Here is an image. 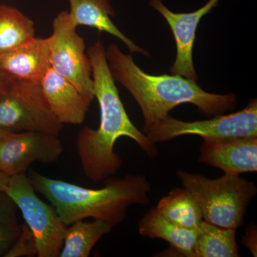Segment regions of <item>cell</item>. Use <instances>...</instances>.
Masks as SVG:
<instances>
[{"instance_id": "obj_6", "label": "cell", "mask_w": 257, "mask_h": 257, "mask_svg": "<svg viewBox=\"0 0 257 257\" xmlns=\"http://www.w3.org/2000/svg\"><path fill=\"white\" fill-rule=\"evenodd\" d=\"M4 193L21 211L31 230L36 241L37 256H59L67 226L55 208L37 197L25 174L10 177Z\"/></svg>"}, {"instance_id": "obj_23", "label": "cell", "mask_w": 257, "mask_h": 257, "mask_svg": "<svg viewBox=\"0 0 257 257\" xmlns=\"http://www.w3.org/2000/svg\"><path fill=\"white\" fill-rule=\"evenodd\" d=\"M256 231L254 230V227L250 228L246 231V235L243 236V243L246 245L248 248L251 250V241L254 243V237H256Z\"/></svg>"}, {"instance_id": "obj_10", "label": "cell", "mask_w": 257, "mask_h": 257, "mask_svg": "<svg viewBox=\"0 0 257 257\" xmlns=\"http://www.w3.org/2000/svg\"><path fill=\"white\" fill-rule=\"evenodd\" d=\"M219 0H209L204 6L189 13L171 11L162 0H150L149 5L164 18L173 33L177 47L175 62L170 68L172 74L182 76L197 82L198 76L193 62V47L198 25L204 15L219 4Z\"/></svg>"}, {"instance_id": "obj_11", "label": "cell", "mask_w": 257, "mask_h": 257, "mask_svg": "<svg viewBox=\"0 0 257 257\" xmlns=\"http://www.w3.org/2000/svg\"><path fill=\"white\" fill-rule=\"evenodd\" d=\"M199 162L224 171L240 174L257 171V137L204 140Z\"/></svg>"}, {"instance_id": "obj_15", "label": "cell", "mask_w": 257, "mask_h": 257, "mask_svg": "<svg viewBox=\"0 0 257 257\" xmlns=\"http://www.w3.org/2000/svg\"><path fill=\"white\" fill-rule=\"evenodd\" d=\"M138 231L144 237L165 240L182 256L194 257L197 230L178 226L160 214L156 207L140 219Z\"/></svg>"}, {"instance_id": "obj_20", "label": "cell", "mask_w": 257, "mask_h": 257, "mask_svg": "<svg viewBox=\"0 0 257 257\" xmlns=\"http://www.w3.org/2000/svg\"><path fill=\"white\" fill-rule=\"evenodd\" d=\"M3 197L0 198V255L11 248L21 231L15 216L16 205L6 194Z\"/></svg>"}, {"instance_id": "obj_1", "label": "cell", "mask_w": 257, "mask_h": 257, "mask_svg": "<svg viewBox=\"0 0 257 257\" xmlns=\"http://www.w3.org/2000/svg\"><path fill=\"white\" fill-rule=\"evenodd\" d=\"M87 55L92 64L100 123L96 130L89 126L82 128L76 145L84 175L93 182H99L114 175L122 166V160L114 150L115 143L121 137L132 139L151 158L157 156L158 149L126 114L108 65L105 47L99 39L88 49Z\"/></svg>"}, {"instance_id": "obj_24", "label": "cell", "mask_w": 257, "mask_h": 257, "mask_svg": "<svg viewBox=\"0 0 257 257\" xmlns=\"http://www.w3.org/2000/svg\"><path fill=\"white\" fill-rule=\"evenodd\" d=\"M10 177L5 175L3 172H0V193H4L8 185Z\"/></svg>"}, {"instance_id": "obj_3", "label": "cell", "mask_w": 257, "mask_h": 257, "mask_svg": "<svg viewBox=\"0 0 257 257\" xmlns=\"http://www.w3.org/2000/svg\"><path fill=\"white\" fill-rule=\"evenodd\" d=\"M35 191L55 208L67 226L86 218L105 221L111 226L124 220L128 208L147 205L151 184L144 175L109 178L101 189L85 188L65 181L50 178L31 171L28 177Z\"/></svg>"}, {"instance_id": "obj_14", "label": "cell", "mask_w": 257, "mask_h": 257, "mask_svg": "<svg viewBox=\"0 0 257 257\" xmlns=\"http://www.w3.org/2000/svg\"><path fill=\"white\" fill-rule=\"evenodd\" d=\"M70 6L69 18L75 26H86L106 32L121 40L130 53L150 57V52L132 41L113 23L116 16L109 0H67Z\"/></svg>"}, {"instance_id": "obj_16", "label": "cell", "mask_w": 257, "mask_h": 257, "mask_svg": "<svg viewBox=\"0 0 257 257\" xmlns=\"http://www.w3.org/2000/svg\"><path fill=\"white\" fill-rule=\"evenodd\" d=\"M112 226L105 221L94 219L92 222L79 220L67 226L60 257H87L94 245Z\"/></svg>"}, {"instance_id": "obj_17", "label": "cell", "mask_w": 257, "mask_h": 257, "mask_svg": "<svg viewBox=\"0 0 257 257\" xmlns=\"http://www.w3.org/2000/svg\"><path fill=\"white\" fill-rule=\"evenodd\" d=\"M156 208L167 219L186 229L197 230L204 221L197 201L184 187L171 190Z\"/></svg>"}, {"instance_id": "obj_2", "label": "cell", "mask_w": 257, "mask_h": 257, "mask_svg": "<svg viewBox=\"0 0 257 257\" xmlns=\"http://www.w3.org/2000/svg\"><path fill=\"white\" fill-rule=\"evenodd\" d=\"M106 60L113 78L124 86L138 102L147 134L170 114L176 106L192 104L207 116L224 114L237 104L232 93L214 94L203 90L196 81L177 75H152L135 63L132 54H124L110 44L106 50Z\"/></svg>"}, {"instance_id": "obj_21", "label": "cell", "mask_w": 257, "mask_h": 257, "mask_svg": "<svg viewBox=\"0 0 257 257\" xmlns=\"http://www.w3.org/2000/svg\"><path fill=\"white\" fill-rule=\"evenodd\" d=\"M37 256L36 241L31 230L26 224L21 226V231L18 239L4 256L20 257Z\"/></svg>"}, {"instance_id": "obj_7", "label": "cell", "mask_w": 257, "mask_h": 257, "mask_svg": "<svg viewBox=\"0 0 257 257\" xmlns=\"http://www.w3.org/2000/svg\"><path fill=\"white\" fill-rule=\"evenodd\" d=\"M145 135L155 144L184 135H197L203 140L257 137V99H250L246 107L236 112L202 121H184L169 114Z\"/></svg>"}, {"instance_id": "obj_25", "label": "cell", "mask_w": 257, "mask_h": 257, "mask_svg": "<svg viewBox=\"0 0 257 257\" xmlns=\"http://www.w3.org/2000/svg\"><path fill=\"white\" fill-rule=\"evenodd\" d=\"M6 133V132L3 131V130H0V138H1L2 136H3L4 134Z\"/></svg>"}, {"instance_id": "obj_12", "label": "cell", "mask_w": 257, "mask_h": 257, "mask_svg": "<svg viewBox=\"0 0 257 257\" xmlns=\"http://www.w3.org/2000/svg\"><path fill=\"white\" fill-rule=\"evenodd\" d=\"M40 84L51 110L62 124H82L90 105L89 99L52 67Z\"/></svg>"}, {"instance_id": "obj_18", "label": "cell", "mask_w": 257, "mask_h": 257, "mask_svg": "<svg viewBox=\"0 0 257 257\" xmlns=\"http://www.w3.org/2000/svg\"><path fill=\"white\" fill-rule=\"evenodd\" d=\"M236 230L203 221L197 230L194 257H238Z\"/></svg>"}, {"instance_id": "obj_8", "label": "cell", "mask_w": 257, "mask_h": 257, "mask_svg": "<svg viewBox=\"0 0 257 257\" xmlns=\"http://www.w3.org/2000/svg\"><path fill=\"white\" fill-rule=\"evenodd\" d=\"M77 28L67 10L54 19L53 32L49 37L50 65L92 101L94 98L92 64L85 53L84 39L77 33Z\"/></svg>"}, {"instance_id": "obj_22", "label": "cell", "mask_w": 257, "mask_h": 257, "mask_svg": "<svg viewBox=\"0 0 257 257\" xmlns=\"http://www.w3.org/2000/svg\"><path fill=\"white\" fill-rule=\"evenodd\" d=\"M13 77L0 69V94H3L8 89Z\"/></svg>"}, {"instance_id": "obj_13", "label": "cell", "mask_w": 257, "mask_h": 257, "mask_svg": "<svg viewBox=\"0 0 257 257\" xmlns=\"http://www.w3.org/2000/svg\"><path fill=\"white\" fill-rule=\"evenodd\" d=\"M50 67L49 37L35 36L0 55V69L15 79L40 82Z\"/></svg>"}, {"instance_id": "obj_19", "label": "cell", "mask_w": 257, "mask_h": 257, "mask_svg": "<svg viewBox=\"0 0 257 257\" xmlns=\"http://www.w3.org/2000/svg\"><path fill=\"white\" fill-rule=\"evenodd\" d=\"M35 37V24L31 19L15 7L0 5V55Z\"/></svg>"}, {"instance_id": "obj_4", "label": "cell", "mask_w": 257, "mask_h": 257, "mask_svg": "<svg viewBox=\"0 0 257 257\" xmlns=\"http://www.w3.org/2000/svg\"><path fill=\"white\" fill-rule=\"evenodd\" d=\"M176 175L197 201L204 221L235 230L242 226L248 205L257 193L253 182L230 173L209 179L179 170Z\"/></svg>"}, {"instance_id": "obj_5", "label": "cell", "mask_w": 257, "mask_h": 257, "mask_svg": "<svg viewBox=\"0 0 257 257\" xmlns=\"http://www.w3.org/2000/svg\"><path fill=\"white\" fill-rule=\"evenodd\" d=\"M51 110L40 82L13 78L0 94V130L6 133L37 132L59 136L63 128Z\"/></svg>"}, {"instance_id": "obj_9", "label": "cell", "mask_w": 257, "mask_h": 257, "mask_svg": "<svg viewBox=\"0 0 257 257\" xmlns=\"http://www.w3.org/2000/svg\"><path fill=\"white\" fill-rule=\"evenodd\" d=\"M63 147L57 135L37 132L5 133L0 138V172L8 177L25 174L35 162L53 164Z\"/></svg>"}]
</instances>
